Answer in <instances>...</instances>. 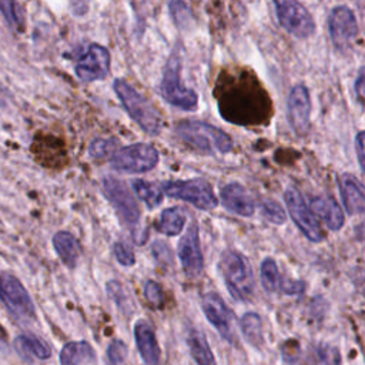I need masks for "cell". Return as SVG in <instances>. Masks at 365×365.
I'll return each instance as SVG.
<instances>
[{
  "label": "cell",
  "mask_w": 365,
  "mask_h": 365,
  "mask_svg": "<svg viewBox=\"0 0 365 365\" xmlns=\"http://www.w3.org/2000/svg\"><path fill=\"white\" fill-rule=\"evenodd\" d=\"M304 289H305V282L304 281H301V279H297V281L284 279L281 292H284L287 295H297V294L304 292Z\"/></svg>",
  "instance_id": "37"
},
{
  "label": "cell",
  "mask_w": 365,
  "mask_h": 365,
  "mask_svg": "<svg viewBox=\"0 0 365 365\" xmlns=\"http://www.w3.org/2000/svg\"><path fill=\"white\" fill-rule=\"evenodd\" d=\"M103 191L108 202L114 208L120 222L131 232L134 242L144 244L147 240V234L140 225V208L128 185L118 178L106 177L103 180Z\"/></svg>",
  "instance_id": "2"
},
{
  "label": "cell",
  "mask_w": 365,
  "mask_h": 365,
  "mask_svg": "<svg viewBox=\"0 0 365 365\" xmlns=\"http://www.w3.org/2000/svg\"><path fill=\"white\" fill-rule=\"evenodd\" d=\"M134 339L138 349V354L145 365H158L160 364V345L154 328L147 319H138L134 324Z\"/></svg>",
  "instance_id": "18"
},
{
  "label": "cell",
  "mask_w": 365,
  "mask_h": 365,
  "mask_svg": "<svg viewBox=\"0 0 365 365\" xmlns=\"http://www.w3.org/2000/svg\"><path fill=\"white\" fill-rule=\"evenodd\" d=\"M311 210L317 217H319L325 222V225L331 231H338L342 228L345 217L342 208L332 197H315L311 201Z\"/></svg>",
  "instance_id": "19"
},
{
  "label": "cell",
  "mask_w": 365,
  "mask_h": 365,
  "mask_svg": "<svg viewBox=\"0 0 365 365\" xmlns=\"http://www.w3.org/2000/svg\"><path fill=\"white\" fill-rule=\"evenodd\" d=\"M329 37L335 47L344 50L351 46L358 34V23L354 11L348 6H336L328 17Z\"/></svg>",
  "instance_id": "14"
},
{
  "label": "cell",
  "mask_w": 365,
  "mask_h": 365,
  "mask_svg": "<svg viewBox=\"0 0 365 365\" xmlns=\"http://www.w3.org/2000/svg\"><path fill=\"white\" fill-rule=\"evenodd\" d=\"M106 289H107V295L121 308V309H125L127 308V295H125V291L123 288V285L115 281V279H111L106 284Z\"/></svg>",
  "instance_id": "35"
},
{
  "label": "cell",
  "mask_w": 365,
  "mask_h": 365,
  "mask_svg": "<svg viewBox=\"0 0 365 365\" xmlns=\"http://www.w3.org/2000/svg\"><path fill=\"white\" fill-rule=\"evenodd\" d=\"M110 51L97 43H91L76 63V76L86 83H93L107 77L110 71Z\"/></svg>",
  "instance_id": "11"
},
{
  "label": "cell",
  "mask_w": 365,
  "mask_h": 365,
  "mask_svg": "<svg viewBox=\"0 0 365 365\" xmlns=\"http://www.w3.org/2000/svg\"><path fill=\"white\" fill-rule=\"evenodd\" d=\"M117 140L115 138H96L91 141L88 147V154L94 160L107 158L108 155H113L115 153Z\"/></svg>",
  "instance_id": "29"
},
{
  "label": "cell",
  "mask_w": 365,
  "mask_h": 365,
  "mask_svg": "<svg viewBox=\"0 0 365 365\" xmlns=\"http://www.w3.org/2000/svg\"><path fill=\"white\" fill-rule=\"evenodd\" d=\"M133 190L135 192V195L147 205V208L154 210L155 207H158L163 202V195L164 191L163 188H160L158 185H155L154 182L150 181H144V180H135L133 182Z\"/></svg>",
  "instance_id": "27"
},
{
  "label": "cell",
  "mask_w": 365,
  "mask_h": 365,
  "mask_svg": "<svg viewBox=\"0 0 365 365\" xmlns=\"http://www.w3.org/2000/svg\"><path fill=\"white\" fill-rule=\"evenodd\" d=\"M0 11L13 30L23 31L24 13L17 0H0Z\"/></svg>",
  "instance_id": "28"
},
{
  "label": "cell",
  "mask_w": 365,
  "mask_h": 365,
  "mask_svg": "<svg viewBox=\"0 0 365 365\" xmlns=\"http://www.w3.org/2000/svg\"><path fill=\"white\" fill-rule=\"evenodd\" d=\"M259 277H261V285L262 288L268 292V294H272V292H277L278 289L282 288V284H284V278L281 277V272L278 269V265L277 262L267 257L262 262H261V267H259Z\"/></svg>",
  "instance_id": "26"
},
{
  "label": "cell",
  "mask_w": 365,
  "mask_h": 365,
  "mask_svg": "<svg viewBox=\"0 0 365 365\" xmlns=\"http://www.w3.org/2000/svg\"><path fill=\"white\" fill-rule=\"evenodd\" d=\"M0 298H1V277H0Z\"/></svg>",
  "instance_id": "41"
},
{
  "label": "cell",
  "mask_w": 365,
  "mask_h": 365,
  "mask_svg": "<svg viewBox=\"0 0 365 365\" xmlns=\"http://www.w3.org/2000/svg\"><path fill=\"white\" fill-rule=\"evenodd\" d=\"M113 254H114L115 259L118 261V264H121L123 267H133L135 264V257H134L133 250L123 241L114 242Z\"/></svg>",
  "instance_id": "33"
},
{
  "label": "cell",
  "mask_w": 365,
  "mask_h": 365,
  "mask_svg": "<svg viewBox=\"0 0 365 365\" xmlns=\"http://www.w3.org/2000/svg\"><path fill=\"white\" fill-rule=\"evenodd\" d=\"M261 212H262L264 218L268 222L275 224V225H282L285 222V218H287L285 211L281 207V204H278L274 200H265L261 204Z\"/></svg>",
  "instance_id": "30"
},
{
  "label": "cell",
  "mask_w": 365,
  "mask_h": 365,
  "mask_svg": "<svg viewBox=\"0 0 365 365\" xmlns=\"http://www.w3.org/2000/svg\"><path fill=\"white\" fill-rule=\"evenodd\" d=\"M0 301L7 307V309L19 317L20 319L34 318V304L20 282V279L11 274L1 275V298Z\"/></svg>",
  "instance_id": "12"
},
{
  "label": "cell",
  "mask_w": 365,
  "mask_h": 365,
  "mask_svg": "<svg viewBox=\"0 0 365 365\" xmlns=\"http://www.w3.org/2000/svg\"><path fill=\"white\" fill-rule=\"evenodd\" d=\"M224 208L240 215L251 217L255 211V204L248 190L240 182H228L220 191Z\"/></svg>",
  "instance_id": "16"
},
{
  "label": "cell",
  "mask_w": 365,
  "mask_h": 365,
  "mask_svg": "<svg viewBox=\"0 0 365 365\" xmlns=\"http://www.w3.org/2000/svg\"><path fill=\"white\" fill-rule=\"evenodd\" d=\"M278 21L289 34L305 38L315 30L311 13L298 0H272Z\"/></svg>",
  "instance_id": "8"
},
{
  "label": "cell",
  "mask_w": 365,
  "mask_h": 365,
  "mask_svg": "<svg viewBox=\"0 0 365 365\" xmlns=\"http://www.w3.org/2000/svg\"><path fill=\"white\" fill-rule=\"evenodd\" d=\"M128 348L121 339H114L107 346V361L114 365H123L127 359Z\"/></svg>",
  "instance_id": "31"
},
{
  "label": "cell",
  "mask_w": 365,
  "mask_h": 365,
  "mask_svg": "<svg viewBox=\"0 0 365 365\" xmlns=\"http://www.w3.org/2000/svg\"><path fill=\"white\" fill-rule=\"evenodd\" d=\"M113 88L120 98L123 107L128 115L150 135L160 134L163 128V118L153 103L138 93L133 86H130L123 78H115Z\"/></svg>",
  "instance_id": "3"
},
{
  "label": "cell",
  "mask_w": 365,
  "mask_h": 365,
  "mask_svg": "<svg viewBox=\"0 0 365 365\" xmlns=\"http://www.w3.org/2000/svg\"><path fill=\"white\" fill-rule=\"evenodd\" d=\"M51 242L61 262L68 268H74L81 257V247L78 240L68 231H57L53 235Z\"/></svg>",
  "instance_id": "20"
},
{
  "label": "cell",
  "mask_w": 365,
  "mask_h": 365,
  "mask_svg": "<svg viewBox=\"0 0 365 365\" xmlns=\"http://www.w3.org/2000/svg\"><path fill=\"white\" fill-rule=\"evenodd\" d=\"M158 151L147 143H135L117 150L111 155V167L120 173L143 174L158 164Z\"/></svg>",
  "instance_id": "7"
},
{
  "label": "cell",
  "mask_w": 365,
  "mask_h": 365,
  "mask_svg": "<svg viewBox=\"0 0 365 365\" xmlns=\"http://www.w3.org/2000/svg\"><path fill=\"white\" fill-rule=\"evenodd\" d=\"M14 348L17 354L27 361H31L33 358L44 361L51 356L50 346L43 339L37 338L33 334L17 335L14 339Z\"/></svg>",
  "instance_id": "21"
},
{
  "label": "cell",
  "mask_w": 365,
  "mask_h": 365,
  "mask_svg": "<svg viewBox=\"0 0 365 365\" xmlns=\"http://www.w3.org/2000/svg\"><path fill=\"white\" fill-rule=\"evenodd\" d=\"M181 68L182 60L175 50L164 67L160 81V94L168 104L184 111H194L198 107V96L192 88L184 86Z\"/></svg>",
  "instance_id": "5"
},
{
  "label": "cell",
  "mask_w": 365,
  "mask_h": 365,
  "mask_svg": "<svg viewBox=\"0 0 365 365\" xmlns=\"http://www.w3.org/2000/svg\"><path fill=\"white\" fill-rule=\"evenodd\" d=\"M187 345L190 355L197 365H217L211 346L201 331L190 329L187 335Z\"/></svg>",
  "instance_id": "23"
},
{
  "label": "cell",
  "mask_w": 365,
  "mask_h": 365,
  "mask_svg": "<svg viewBox=\"0 0 365 365\" xmlns=\"http://www.w3.org/2000/svg\"><path fill=\"white\" fill-rule=\"evenodd\" d=\"M318 355H319L321 365H339L341 364L339 352H338L336 348L321 346L318 349Z\"/></svg>",
  "instance_id": "36"
},
{
  "label": "cell",
  "mask_w": 365,
  "mask_h": 365,
  "mask_svg": "<svg viewBox=\"0 0 365 365\" xmlns=\"http://www.w3.org/2000/svg\"><path fill=\"white\" fill-rule=\"evenodd\" d=\"M60 365H84L96 359L93 346L86 341H70L60 351Z\"/></svg>",
  "instance_id": "22"
},
{
  "label": "cell",
  "mask_w": 365,
  "mask_h": 365,
  "mask_svg": "<svg viewBox=\"0 0 365 365\" xmlns=\"http://www.w3.org/2000/svg\"><path fill=\"white\" fill-rule=\"evenodd\" d=\"M185 221H187V214L181 207H168L163 210L157 228L160 232L165 235L175 237L181 234V231L184 230Z\"/></svg>",
  "instance_id": "24"
},
{
  "label": "cell",
  "mask_w": 365,
  "mask_h": 365,
  "mask_svg": "<svg viewBox=\"0 0 365 365\" xmlns=\"http://www.w3.org/2000/svg\"><path fill=\"white\" fill-rule=\"evenodd\" d=\"M284 200L292 221L304 234V237L312 242H321L324 240L322 228L318 224L317 215L305 204L302 194L295 187H288L284 191Z\"/></svg>",
  "instance_id": "9"
},
{
  "label": "cell",
  "mask_w": 365,
  "mask_h": 365,
  "mask_svg": "<svg viewBox=\"0 0 365 365\" xmlns=\"http://www.w3.org/2000/svg\"><path fill=\"white\" fill-rule=\"evenodd\" d=\"M168 9H170V13H171V17H173L174 23L178 27H184L188 23L190 10H188L187 4L182 0H171Z\"/></svg>",
  "instance_id": "32"
},
{
  "label": "cell",
  "mask_w": 365,
  "mask_h": 365,
  "mask_svg": "<svg viewBox=\"0 0 365 365\" xmlns=\"http://www.w3.org/2000/svg\"><path fill=\"white\" fill-rule=\"evenodd\" d=\"M220 271L230 295L248 301L254 294V274L248 259L235 250H225L220 258Z\"/></svg>",
  "instance_id": "4"
},
{
  "label": "cell",
  "mask_w": 365,
  "mask_h": 365,
  "mask_svg": "<svg viewBox=\"0 0 365 365\" xmlns=\"http://www.w3.org/2000/svg\"><path fill=\"white\" fill-rule=\"evenodd\" d=\"M163 191L165 195L190 202L202 211H211L218 205L211 184L202 178L167 181L163 184Z\"/></svg>",
  "instance_id": "6"
},
{
  "label": "cell",
  "mask_w": 365,
  "mask_h": 365,
  "mask_svg": "<svg viewBox=\"0 0 365 365\" xmlns=\"http://www.w3.org/2000/svg\"><path fill=\"white\" fill-rule=\"evenodd\" d=\"M174 131L180 141L201 154H225L232 148V140L227 133L204 121L184 120Z\"/></svg>",
  "instance_id": "1"
},
{
  "label": "cell",
  "mask_w": 365,
  "mask_h": 365,
  "mask_svg": "<svg viewBox=\"0 0 365 365\" xmlns=\"http://www.w3.org/2000/svg\"><path fill=\"white\" fill-rule=\"evenodd\" d=\"M178 259L182 271L190 278H197L204 269V257L200 245L198 227L195 222L190 224L178 241Z\"/></svg>",
  "instance_id": "13"
},
{
  "label": "cell",
  "mask_w": 365,
  "mask_h": 365,
  "mask_svg": "<svg viewBox=\"0 0 365 365\" xmlns=\"http://www.w3.org/2000/svg\"><path fill=\"white\" fill-rule=\"evenodd\" d=\"M4 106V94H3V90L0 88V107Z\"/></svg>",
  "instance_id": "40"
},
{
  "label": "cell",
  "mask_w": 365,
  "mask_h": 365,
  "mask_svg": "<svg viewBox=\"0 0 365 365\" xmlns=\"http://www.w3.org/2000/svg\"><path fill=\"white\" fill-rule=\"evenodd\" d=\"M338 188L345 211L349 215L365 212V187L352 174L344 173L338 177Z\"/></svg>",
  "instance_id": "17"
},
{
  "label": "cell",
  "mask_w": 365,
  "mask_h": 365,
  "mask_svg": "<svg viewBox=\"0 0 365 365\" xmlns=\"http://www.w3.org/2000/svg\"><path fill=\"white\" fill-rule=\"evenodd\" d=\"M355 150H356V157L359 161V165L362 171L365 173V131H359L355 137Z\"/></svg>",
  "instance_id": "38"
},
{
  "label": "cell",
  "mask_w": 365,
  "mask_h": 365,
  "mask_svg": "<svg viewBox=\"0 0 365 365\" xmlns=\"http://www.w3.org/2000/svg\"><path fill=\"white\" fill-rule=\"evenodd\" d=\"M240 329L250 345L255 348H259L262 345V321L257 312H245L240 318Z\"/></svg>",
  "instance_id": "25"
},
{
  "label": "cell",
  "mask_w": 365,
  "mask_h": 365,
  "mask_svg": "<svg viewBox=\"0 0 365 365\" xmlns=\"http://www.w3.org/2000/svg\"><path fill=\"white\" fill-rule=\"evenodd\" d=\"M311 98L308 88L304 84H297L291 88L287 103V115L292 130L304 135L309 128Z\"/></svg>",
  "instance_id": "15"
},
{
  "label": "cell",
  "mask_w": 365,
  "mask_h": 365,
  "mask_svg": "<svg viewBox=\"0 0 365 365\" xmlns=\"http://www.w3.org/2000/svg\"><path fill=\"white\" fill-rule=\"evenodd\" d=\"M107 365H114V364H111V362H108V361H107Z\"/></svg>",
  "instance_id": "42"
},
{
  "label": "cell",
  "mask_w": 365,
  "mask_h": 365,
  "mask_svg": "<svg viewBox=\"0 0 365 365\" xmlns=\"http://www.w3.org/2000/svg\"><path fill=\"white\" fill-rule=\"evenodd\" d=\"M201 308L208 322L218 331V334L230 344L235 342L234 314L217 292H207L201 298Z\"/></svg>",
  "instance_id": "10"
},
{
  "label": "cell",
  "mask_w": 365,
  "mask_h": 365,
  "mask_svg": "<svg viewBox=\"0 0 365 365\" xmlns=\"http://www.w3.org/2000/svg\"><path fill=\"white\" fill-rule=\"evenodd\" d=\"M144 297L145 299L154 305V307H161L163 301H164V294H163V288L158 282L148 279L144 284Z\"/></svg>",
  "instance_id": "34"
},
{
  "label": "cell",
  "mask_w": 365,
  "mask_h": 365,
  "mask_svg": "<svg viewBox=\"0 0 365 365\" xmlns=\"http://www.w3.org/2000/svg\"><path fill=\"white\" fill-rule=\"evenodd\" d=\"M355 94L358 98L365 101V66L359 68L355 80Z\"/></svg>",
  "instance_id": "39"
}]
</instances>
